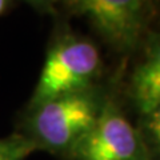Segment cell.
I'll return each instance as SVG.
<instances>
[{"label": "cell", "mask_w": 160, "mask_h": 160, "mask_svg": "<svg viewBox=\"0 0 160 160\" xmlns=\"http://www.w3.org/2000/svg\"><path fill=\"white\" fill-rule=\"evenodd\" d=\"M98 47L87 39L64 36L49 48L31 99V107L89 89L100 72Z\"/></svg>", "instance_id": "1"}, {"label": "cell", "mask_w": 160, "mask_h": 160, "mask_svg": "<svg viewBox=\"0 0 160 160\" xmlns=\"http://www.w3.org/2000/svg\"><path fill=\"white\" fill-rule=\"evenodd\" d=\"M104 103L91 88L33 108L29 127L36 140L56 151L72 149L96 123Z\"/></svg>", "instance_id": "2"}, {"label": "cell", "mask_w": 160, "mask_h": 160, "mask_svg": "<svg viewBox=\"0 0 160 160\" xmlns=\"http://www.w3.org/2000/svg\"><path fill=\"white\" fill-rule=\"evenodd\" d=\"M67 8L84 16L116 52L135 51L148 23V0H64Z\"/></svg>", "instance_id": "3"}, {"label": "cell", "mask_w": 160, "mask_h": 160, "mask_svg": "<svg viewBox=\"0 0 160 160\" xmlns=\"http://www.w3.org/2000/svg\"><path fill=\"white\" fill-rule=\"evenodd\" d=\"M71 151L78 160H148L142 136L111 102Z\"/></svg>", "instance_id": "4"}, {"label": "cell", "mask_w": 160, "mask_h": 160, "mask_svg": "<svg viewBox=\"0 0 160 160\" xmlns=\"http://www.w3.org/2000/svg\"><path fill=\"white\" fill-rule=\"evenodd\" d=\"M129 96L143 116L160 104V31L148 35L144 58L129 80Z\"/></svg>", "instance_id": "5"}, {"label": "cell", "mask_w": 160, "mask_h": 160, "mask_svg": "<svg viewBox=\"0 0 160 160\" xmlns=\"http://www.w3.org/2000/svg\"><path fill=\"white\" fill-rule=\"evenodd\" d=\"M35 147L36 143L24 138L0 140V160H23Z\"/></svg>", "instance_id": "6"}, {"label": "cell", "mask_w": 160, "mask_h": 160, "mask_svg": "<svg viewBox=\"0 0 160 160\" xmlns=\"http://www.w3.org/2000/svg\"><path fill=\"white\" fill-rule=\"evenodd\" d=\"M144 127L149 142L160 152V104L149 113L144 115Z\"/></svg>", "instance_id": "7"}, {"label": "cell", "mask_w": 160, "mask_h": 160, "mask_svg": "<svg viewBox=\"0 0 160 160\" xmlns=\"http://www.w3.org/2000/svg\"><path fill=\"white\" fill-rule=\"evenodd\" d=\"M6 4H7V0H0V13L4 11V8H6Z\"/></svg>", "instance_id": "8"}, {"label": "cell", "mask_w": 160, "mask_h": 160, "mask_svg": "<svg viewBox=\"0 0 160 160\" xmlns=\"http://www.w3.org/2000/svg\"><path fill=\"white\" fill-rule=\"evenodd\" d=\"M29 2H33V3H46L48 0H29Z\"/></svg>", "instance_id": "9"}]
</instances>
